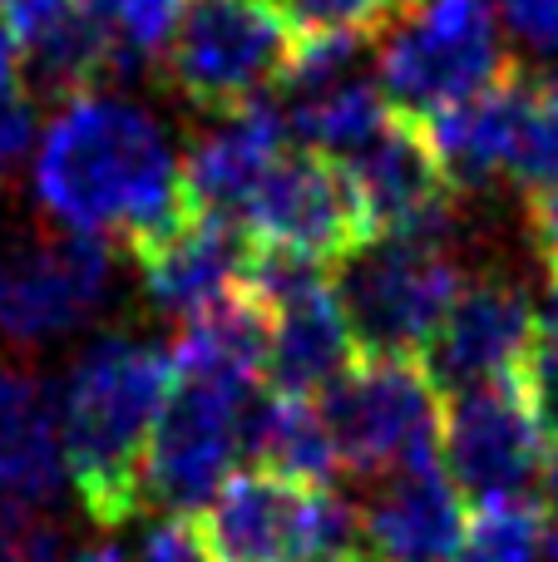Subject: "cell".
Masks as SVG:
<instances>
[{"label": "cell", "mask_w": 558, "mask_h": 562, "mask_svg": "<svg viewBox=\"0 0 558 562\" xmlns=\"http://www.w3.org/2000/svg\"><path fill=\"white\" fill-rule=\"evenodd\" d=\"M237 223L263 252L292 257L302 267H342L371 243V223L346 168L316 148L277 158Z\"/></svg>", "instance_id": "8fae6325"}, {"label": "cell", "mask_w": 558, "mask_h": 562, "mask_svg": "<svg viewBox=\"0 0 558 562\" xmlns=\"http://www.w3.org/2000/svg\"><path fill=\"white\" fill-rule=\"evenodd\" d=\"M183 10L188 0H119L109 30H114V45L124 55V69L168 55L178 25H183Z\"/></svg>", "instance_id": "484cf974"}, {"label": "cell", "mask_w": 558, "mask_h": 562, "mask_svg": "<svg viewBox=\"0 0 558 562\" xmlns=\"http://www.w3.org/2000/svg\"><path fill=\"white\" fill-rule=\"evenodd\" d=\"M20 59H25V49H20V40L10 35V25L0 20V94L20 89Z\"/></svg>", "instance_id": "d6a6232c"}, {"label": "cell", "mask_w": 558, "mask_h": 562, "mask_svg": "<svg viewBox=\"0 0 558 562\" xmlns=\"http://www.w3.org/2000/svg\"><path fill=\"white\" fill-rule=\"evenodd\" d=\"M138 562H217L213 543L203 533L198 514H164L154 528H144Z\"/></svg>", "instance_id": "83f0119b"}, {"label": "cell", "mask_w": 558, "mask_h": 562, "mask_svg": "<svg viewBox=\"0 0 558 562\" xmlns=\"http://www.w3.org/2000/svg\"><path fill=\"white\" fill-rule=\"evenodd\" d=\"M351 178L356 198L366 207L371 237L391 233H415V227L435 223L440 213H450V183L445 168L431 148L421 119L395 114L366 138L361 148H351L346 158H336Z\"/></svg>", "instance_id": "2e32d148"}, {"label": "cell", "mask_w": 558, "mask_h": 562, "mask_svg": "<svg viewBox=\"0 0 558 562\" xmlns=\"http://www.w3.org/2000/svg\"><path fill=\"white\" fill-rule=\"evenodd\" d=\"M178 375L217 380V385H267V311L253 291L183 321L174 346Z\"/></svg>", "instance_id": "44dd1931"}, {"label": "cell", "mask_w": 558, "mask_h": 562, "mask_svg": "<svg viewBox=\"0 0 558 562\" xmlns=\"http://www.w3.org/2000/svg\"><path fill=\"white\" fill-rule=\"evenodd\" d=\"M421 0H287L297 25L306 35H346V40H371L381 30H395Z\"/></svg>", "instance_id": "cb8c5ba5"}, {"label": "cell", "mask_w": 558, "mask_h": 562, "mask_svg": "<svg viewBox=\"0 0 558 562\" xmlns=\"http://www.w3.org/2000/svg\"><path fill=\"white\" fill-rule=\"evenodd\" d=\"M257 252L237 217L223 213H188L178 227H168L164 237L134 247V267L144 281L148 301H154L164 316L193 321L203 311L223 306V301L243 296L247 281H253Z\"/></svg>", "instance_id": "5bb4252c"}, {"label": "cell", "mask_w": 558, "mask_h": 562, "mask_svg": "<svg viewBox=\"0 0 558 562\" xmlns=\"http://www.w3.org/2000/svg\"><path fill=\"white\" fill-rule=\"evenodd\" d=\"M520 390L549 445H558V286L544 291L539 311H534V340L520 370Z\"/></svg>", "instance_id": "603a6c76"}, {"label": "cell", "mask_w": 558, "mask_h": 562, "mask_svg": "<svg viewBox=\"0 0 558 562\" xmlns=\"http://www.w3.org/2000/svg\"><path fill=\"white\" fill-rule=\"evenodd\" d=\"M0 562H69L65 528L49 518V508L0 498Z\"/></svg>", "instance_id": "4316f807"}, {"label": "cell", "mask_w": 558, "mask_h": 562, "mask_svg": "<svg viewBox=\"0 0 558 562\" xmlns=\"http://www.w3.org/2000/svg\"><path fill=\"white\" fill-rule=\"evenodd\" d=\"M65 479L55 390L30 370L0 366V498L49 508Z\"/></svg>", "instance_id": "d6986e66"}, {"label": "cell", "mask_w": 558, "mask_h": 562, "mask_svg": "<svg viewBox=\"0 0 558 562\" xmlns=\"http://www.w3.org/2000/svg\"><path fill=\"white\" fill-rule=\"evenodd\" d=\"M529 237L544 272H549V286H558V183L529 193Z\"/></svg>", "instance_id": "1f68e13d"}, {"label": "cell", "mask_w": 558, "mask_h": 562, "mask_svg": "<svg viewBox=\"0 0 558 562\" xmlns=\"http://www.w3.org/2000/svg\"><path fill=\"white\" fill-rule=\"evenodd\" d=\"M312 562H366L361 553H326V558H312Z\"/></svg>", "instance_id": "8d00e7d4"}, {"label": "cell", "mask_w": 558, "mask_h": 562, "mask_svg": "<svg viewBox=\"0 0 558 562\" xmlns=\"http://www.w3.org/2000/svg\"><path fill=\"white\" fill-rule=\"evenodd\" d=\"M30 144H35V109H30L25 89H10V94H0V188L10 183Z\"/></svg>", "instance_id": "4dcf8cb0"}, {"label": "cell", "mask_w": 558, "mask_h": 562, "mask_svg": "<svg viewBox=\"0 0 558 562\" xmlns=\"http://www.w3.org/2000/svg\"><path fill=\"white\" fill-rule=\"evenodd\" d=\"M470 518V498L440 464L401 469L356 504V553L366 562H455Z\"/></svg>", "instance_id": "9a60e30c"}, {"label": "cell", "mask_w": 558, "mask_h": 562, "mask_svg": "<svg viewBox=\"0 0 558 562\" xmlns=\"http://www.w3.org/2000/svg\"><path fill=\"white\" fill-rule=\"evenodd\" d=\"M247 291L267 311V390L292 400H322L361 360L351 321L326 272L292 257L257 252Z\"/></svg>", "instance_id": "30bf717a"}, {"label": "cell", "mask_w": 558, "mask_h": 562, "mask_svg": "<svg viewBox=\"0 0 558 562\" xmlns=\"http://www.w3.org/2000/svg\"><path fill=\"white\" fill-rule=\"evenodd\" d=\"M514 178L524 188H549L558 183V75L529 85V109H524V134L520 158H514Z\"/></svg>", "instance_id": "d4e9b609"}, {"label": "cell", "mask_w": 558, "mask_h": 562, "mask_svg": "<svg viewBox=\"0 0 558 562\" xmlns=\"http://www.w3.org/2000/svg\"><path fill=\"white\" fill-rule=\"evenodd\" d=\"M514 69L490 0H421L381 49V94L395 114L435 119Z\"/></svg>", "instance_id": "8992f818"}, {"label": "cell", "mask_w": 558, "mask_h": 562, "mask_svg": "<svg viewBox=\"0 0 558 562\" xmlns=\"http://www.w3.org/2000/svg\"><path fill=\"white\" fill-rule=\"evenodd\" d=\"M316 405L346 474L386 479L401 469L440 464V385L415 356L356 360Z\"/></svg>", "instance_id": "277c9868"}, {"label": "cell", "mask_w": 558, "mask_h": 562, "mask_svg": "<svg viewBox=\"0 0 558 562\" xmlns=\"http://www.w3.org/2000/svg\"><path fill=\"white\" fill-rule=\"evenodd\" d=\"M174 390V350L138 336H99L69 360L55 390L65 474L94 524L119 528L144 504V459L164 400Z\"/></svg>", "instance_id": "7a4b0ae2"}, {"label": "cell", "mask_w": 558, "mask_h": 562, "mask_svg": "<svg viewBox=\"0 0 558 562\" xmlns=\"http://www.w3.org/2000/svg\"><path fill=\"white\" fill-rule=\"evenodd\" d=\"M75 5L85 10V15H94V20H104V25H109V20H114V10H119V0H75Z\"/></svg>", "instance_id": "d590c367"}, {"label": "cell", "mask_w": 558, "mask_h": 562, "mask_svg": "<svg viewBox=\"0 0 558 562\" xmlns=\"http://www.w3.org/2000/svg\"><path fill=\"white\" fill-rule=\"evenodd\" d=\"M257 390L263 385L243 390L174 370V390L148 439L144 498H154L164 514H203L217 488L237 474L233 464L243 459L247 405Z\"/></svg>", "instance_id": "9c48e42d"}, {"label": "cell", "mask_w": 558, "mask_h": 562, "mask_svg": "<svg viewBox=\"0 0 558 562\" xmlns=\"http://www.w3.org/2000/svg\"><path fill=\"white\" fill-rule=\"evenodd\" d=\"M104 237L59 223H0V340L45 346L75 336L109 296Z\"/></svg>", "instance_id": "52a82bcc"}, {"label": "cell", "mask_w": 558, "mask_h": 562, "mask_svg": "<svg viewBox=\"0 0 558 562\" xmlns=\"http://www.w3.org/2000/svg\"><path fill=\"white\" fill-rule=\"evenodd\" d=\"M524 109H529V79L514 65L484 94L425 119V134H431V148L445 168L450 193H480V188L500 183L504 173H514Z\"/></svg>", "instance_id": "e0dca14e"}, {"label": "cell", "mask_w": 558, "mask_h": 562, "mask_svg": "<svg viewBox=\"0 0 558 562\" xmlns=\"http://www.w3.org/2000/svg\"><path fill=\"white\" fill-rule=\"evenodd\" d=\"M35 203L49 223L134 247L178 227L193 203L164 124L114 94H79L35 148Z\"/></svg>", "instance_id": "6da1fadb"}, {"label": "cell", "mask_w": 558, "mask_h": 562, "mask_svg": "<svg viewBox=\"0 0 558 562\" xmlns=\"http://www.w3.org/2000/svg\"><path fill=\"white\" fill-rule=\"evenodd\" d=\"M445 474L475 508L529 504L549 464V435L539 429L520 380L450 395L440 435Z\"/></svg>", "instance_id": "7c38bea8"}, {"label": "cell", "mask_w": 558, "mask_h": 562, "mask_svg": "<svg viewBox=\"0 0 558 562\" xmlns=\"http://www.w3.org/2000/svg\"><path fill=\"white\" fill-rule=\"evenodd\" d=\"M79 15H85V10H79L75 0H0V20H5L10 35L20 40L25 59L35 55L40 45H49L59 30L75 25Z\"/></svg>", "instance_id": "f1b7e54d"}, {"label": "cell", "mask_w": 558, "mask_h": 562, "mask_svg": "<svg viewBox=\"0 0 558 562\" xmlns=\"http://www.w3.org/2000/svg\"><path fill=\"white\" fill-rule=\"evenodd\" d=\"M534 340V301L514 281L480 277L455 296L450 316L421 350L425 375L440 385V395H465L484 385L520 380L524 356Z\"/></svg>", "instance_id": "4fadbf2b"}, {"label": "cell", "mask_w": 558, "mask_h": 562, "mask_svg": "<svg viewBox=\"0 0 558 562\" xmlns=\"http://www.w3.org/2000/svg\"><path fill=\"white\" fill-rule=\"evenodd\" d=\"M203 533L217 562H312L356 553V508L336 488L237 469L203 508Z\"/></svg>", "instance_id": "ba28073f"}, {"label": "cell", "mask_w": 558, "mask_h": 562, "mask_svg": "<svg viewBox=\"0 0 558 562\" xmlns=\"http://www.w3.org/2000/svg\"><path fill=\"white\" fill-rule=\"evenodd\" d=\"M544 562H558V514H544Z\"/></svg>", "instance_id": "e575fe53"}, {"label": "cell", "mask_w": 558, "mask_h": 562, "mask_svg": "<svg viewBox=\"0 0 558 562\" xmlns=\"http://www.w3.org/2000/svg\"><path fill=\"white\" fill-rule=\"evenodd\" d=\"M332 286L351 321L361 360H421L465 281L450 247L425 237H371L356 257H346Z\"/></svg>", "instance_id": "5b68a950"}, {"label": "cell", "mask_w": 558, "mask_h": 562, "mask_svg": "<svg viewBox=\"0 0 558 562\" xmlns=\"http://www.w3.org/2000/svg\"><path fill=\"white\" fill-rule=\"evenodd\" d=\"M494 10L529 49L558 59V0H494Z\"/></svg>", "instance_id": "f546056e"}, {"label": "cell", "mask_w": 558, "mask_h": 562, "mask_svg": "<svg viewBox=\"0 0 558 562\" xmlns=\"http://www.w3.org/2000/svg\"><path fill=\"white\" fill-rule=\"evenodd\" d=\"M69 562H129L124 553H119L114 543H99V548H85L79 558H69Z\"/></svg>", "instance_id": "836d02e7"}, {"label": "cell", "mask_w": 558, "mask_h": 562, "mask_svg": "<svg viewBox=\"0 0 558 562\" xmlns=\"http://www.w3.org/2000/svg\"><path fill=\"white\" fill-rule=\"evenodd\" d=\"M539 504H484L475 508L455 562H539L544 558V514Z\"/></svg>", "instance_id": "7402d4cb"}, {"label": "cell", "mask_w": 558, "mask_h": 562, "mask_svg": "<svg viewBox=\"0 0 558 562\" xmlns=\"http://www.w3.org/2000/svg\"><path fill=\"white\" fill-rule=\"evenodd\" d=\"M243 459L247 469H272V474L302 479V484H316V488H332V479L342 474V459H336L322 405L277 395L267 385L247 405Z\"/></svg>", "instance_id": "ffe728a7"}, {"label": "cell", "mask_w": 558, "mask_h": 562, "mask_svg": "<svg viewBox=\"0 0 558 562\" xmlns=\"http://www.w3.org/2000/svg\"><path fill=\"white\" fill-rule=\"evenodd\" d=\"M302 35L287 0H188L168 45V75L193 109L237 114L287 85Z\"/></svg>", "instance_id": "3957f363"}, {"label": "cell", "mask_w": 558, "mask_h": 562, "mask_svg": "<svg viewBox=\"0 0 558 562\" xmlns=\"http://www.w3.org/2000/svg\"><path fill=\"white\" fill-rule=\"evenodd\" d=\"M287 154V119L267 104L223 114V124L198 134L183 154V188L198 213L243 217L263 178Z\"/></svg>", "instance_id": "ac0fdd59"}]
</instances>
